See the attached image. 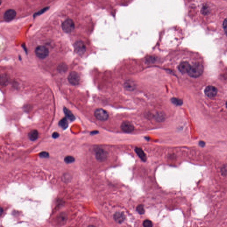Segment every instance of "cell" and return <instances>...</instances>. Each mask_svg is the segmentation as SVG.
<instances>
[{
  "instance_id": "cell-1",
  "label": "cell",
  "mask_w": 227,
  "mask_h": 227,
  "mask_svg": "<svg viewBox=\"0 0 227 227\" xmlns=\"http://www.w3.org/2000/svg\"><path fill=\"white\" fill-rule=\"evenodd\" d=\"M204 68L201 63H196L191 66L190 69L188 72V75L193 78H198L203 73Z\"/></svg>"
},
{
  "instance_id": "cell-2",
  "label": "cell",
  "mask_w": 227,
  "mask_h": 227,
  "mask_svg": "<svg viewBox=\"0 0 227 227\" xmlns=\"http://www.w3.org/2000/svg\"><path fill=\"white\" fill-rule=\"evenodd\" d=\"M94 115L98 120L100 121H105L109 118L108 112L102 108H98L94 111Z\"/></svg>"
},
{
  "instance_id": "cell-3",
  "label": "cell",
  "mask_w": 227,
  "mask_h": 227,
  "mask_svg": "<svg viewBox=\"0 0 227 227\" xmlns=\"http://www.w3.org/2000/svg\"><path fill=\"white\" fill-rule=\"evenodd\" d=\"M62 28L65 33H71L75 29L74 21L70 19H67L62 23Z\"/></svg>"
},
{
  "instance_id": "cell-4",
  "label": "cell",
  "mask_w": 227,
  "mask_h": 227,
  "mask_svg": "<svg viewBox=\"0 0 227 227\" xmlns=\"http://www.w3.org/2000/svg\"><path fill=\"white\" fill-rule=\"evenodd\" d=\"M35 55L40 59L46 58L49 54L48 49L44 46H39L35 50Z\"/></svg>"
},
{
  "instance_id": "cell-5",
  "label": "cell",
  "mask_w": 227,
  "mask_h": 227,
  "mask_svg": "<svg viewBox=\"0 0 227 227\" xmlns=\"http://www.w3.org/2000/svg\"><path fill=\"white\" fill-rule=\"evenodd\" d=\"M96 158L100 162L105 161L107 158V154L105 150L100 148H97L94 150Z\"/></svg>"
},
{
  "instance_id": "cell-6",
  "label": "cell",
  "mask_w": 227,
  "mask_h": 227,
  "mask_svg": "<svg viewBox=\"0 0 227 227\" xmlns=\"http://www.w3.org/2000/svg\"><path fill=\"white\" fill-rule=\"evenodd\" d=\"M68 80L71 84L73 85H77L80 83V76L76 72H71L68 76Z\"/></svg>"
},
{
  "instance_id": "cell-7",
  "label": "cell",
  "mask_w": 227,
  "mask_h": 227,
  "mask_svg": "<svg viewBox=\"0 0 227 227\" xmlns=\"http://www.w3.org/2000/svg\"><path fill=\"white\" fill-rule=\"evenodd\" d=\"M75 51L77 54H79L80 55H83L85 52V45L83 42L82 41H78L76 42L74 45Z\"/></svg>"
},
{
  "instance_id": "cell-8",
  "label": "cell",
  "mask_w": 227,
  "mask_h": 227,
  "mask_svg": "<svg viewBox=\"0 0 227 227\" xmlns=\"http://www.w3.org/2000/svg\"><path fill=\"white\" fill-rule=\"evenodd\" d=\"M121 130L125 133H130L134 131V126L129 121H124L121 124Z\"/></svg>"
},
{
  "instance_id": "cell-9",
  "label": "cell",
  "mask_w": 227,
  "mask_h": 227,
  "mask_svg": "<svg viewBox=\"0 0 227 227\" xmlns=\"http://www.w3.org/2000/svg\"><path fill=\"white\" fill-rule=\"evenodd\" d=\"M217 89L216 87L212 86H208L205 89V93L207 96L209 98H213L216 96L217 94Z\"/></svg>"
},
{
  "instance_id": "cell-10",
  "label": "cell",
  "mask_w": 227,
  "mask_h": 227,
  "mask_svg": "<svg viewBox=\"0 0 227 227\" xmlns=\"http://www.w3.org/2000/svg\"><path fill=\"white\" fill-rule=\"evenodd\" d=\"M16 12L15 10L12 9H8L5 13L4 15V18L5 21H9L14 19L16 17Z\"/></svg>"
},
{
  "instance_id": "cell-11",
  "label": "cell",
  "mask_w": 227,
  "mask_h": 227,
  "mask_svg": "<svg viewBox=\"0 0 227 227\" xmlns=\"http://www.w3.org/2000/svg\"><path fill=\"white\" fill-rule=\"evenodd\" d=\"M190 64L186 61L181 62L178 66V69L180 72L183 74L188 73L190 69Z\"/></svg>"
},
{
  "instance_id": "cell-12",
  "label": "cell",
  "mask_w": 227,
  "mask_h": 227,
  "mask_svg": "<svg viewBox=\"0 0 227 227\" xmlns=\"http://www.w3.org/2000/svg\"><path fill=\"white\" fill-rule=\"evenodd\" d=\"M114 218L116 222L121 223L125 219V216L123 212H117L115 214Z\"/></svg>"
},
{
  "instance_id": "cell-13",
  "label": "cell",
  "mask_w": 227,
  "mask_h": 227,
  "mask_svg": "<svg viewBox=\"0 0 227 227\" xmlns=\"http://www.w3.org/2000/svg\"><path fill=\"white\" fill-rule=\"evenodd\" d=\"M135 151L142 161H147L146 154L145 153L142 149L136 147L135 149Z\"/></svg>"
},
{
  "instance_id": "cell-14",
  "label": "cell",
  "mask_w": 227,
  "mask_h": 227,
  "mask_svg": "<svg viewBox=\"0 0 227 227\" xmlns=\"http://www.w3.org/2000/svg\"><path fill=\"white\" fill-rule=\"evenodd\" d=\"M64 112L67 119H68L71 121H73L75 120L76 118L75 116L69 109H68V108L64 107Z\"/></svg>"
},
{
  "instance_id": "cell-15",
  "label": "cell",
  "mask_w": 227,
  "mask_h": 227,
  "mask_svg": "<svg viewBox=\"0 0 227 227\" xmlns=\"http://www.w3.org/2000/svg\"><path fill=\"white\" fill-rule=\"evenodd\" d=\"M29 139L32 141L36 140L38 138L39 133L36 130H33L29 133Z\"/></svg>"
},
{
  "instance_id": "cell-16",
  "label": "cell",
  "mask_w": 227,
  "mask_h": 227,
  "mask_svg": "<svg viewBox=\"0 0 227 227\" xmlns=\"http://www.w3.org/2000/svg\"><path fill=\"white\" fill-rule=\"evenodd\" d=\"M59 125L60 127H61L62 129H66L68 126V119L66 117L63 118L59 122Z\"/></svg>"
},
{
  "instance_id": "cell-17",
  "label": "cell",
  "mask_w": 227,
  "mask_h": 227,
  "mask_svg": "<svg viewBox=\"0 0 227 227\" xmlns=\"http://www.w3.org/2000/svg\"><path fill=\"white\" fill-rule=\"evenodd\" d=\"M124 87L126 89L128 90H132L135 89V84L133 82L127 81L124 84Z\"/></svg>"
},
{
  "instance_id": "cell-18",
  "label": "cell",
  "mask_w": 227,
  "mask_h": 227,
  "mask_svg": "<svg viewBox=\"0 0 227 227\" xmlns=\"http://www.w3.org/2000/svg\"><path fill=\"white\" fill-rule=\"evenodd\" d=\"M75 158L74 157L72 156L68 155L65 157L64 158V161L65 163L67 164H70V163H73L75 161Z\"/></svg>"
},
{
  "instance_id": "cell-19",
  "label": "cell",
  "mask_w": 227,
  "mask_h": 227,
  "mask_svg": "<svg viewBox=\"0 0 227 227\" xmlns=\"http://www.w3.org/2000/svg\"><path fill=\"white\" fill-rule=\"evenodd\" d=\"M67 69L68 67L65 64H61L58 67V71L60 72H66Z\"/></svg>"
},
{
  "instance_id": "cell-20",
  "label": "cell",
  "mask_w": 227,
  "mask_h": 227,
  "mask_svg": "<svg viewBox=\"0 0 227 227\" xmlns=\"http://www.w3.org/2000/svg\"><path fill=\"white\" fill-rule=\"evenodd\" d=\"M171 102L177 106L182 105V104H183V101L182 100L178 99V98H173L171 99Z\"/></svg>"
},
{
  "instance_id": "cell-21",
  "label": "cell",
  "mask_w": 227,
  "mask_h": 227,
  "mask_svg": "<svg viewBox=\"0 0 227 227\" xmlns=\"http://www.w3.org/2000/svg\"><path fill=\"white\" fill-rule=\"evenodd\" d=\"M210 8L207 5H205L202 9V13L203 15H206L210 13Z\"/></svg>"
},
{
  "instance_id": "cell-22",
  "label": "cell",
  "mask_w": 227,
  "mask_h": 227,
  "mask_svg": "<svg viewBox=\"0 0 227 227\" xmlns=\"http://www.w3.org/2000/svg\"><path fill=\"white\" fill-rule=\"evenodd\" d=\"M8 82V78L6 76L3 75L0 78V84L2 85H5L7 84Z\"/></svg>"
},
{
  "instance_id": "cell-23",
  "label": "cell",
  "mask_w": 227,
  "mask_h": 227,
  "mask_svg": "<svg viewBox=\"0 0 227 227\" xmlns=\"http://www.w3.org/2000/svg\"><path fill=\"white\" fill-rule=\"evenodd\" d=\"M136 210H137V211L139 212V213L140 214H143L144 213L145 210L143 205H139L137 206V208H136Z\"/></svg>"
},
{
  "instance_id": "cell-24",
  "label": "cell",
  "mask_w": 227,
  "mask_h": 227,
  "mask_svg": "<svg viewBox=\"0 0 227 227\" xmlns=\"http://www.w3.org/2000/svg\"><path fill=\"white\" fill-rule=\"evenodd\" d=\"M164 116L163 114L160 113L156 115L155 119L157 121L161 122V121H163V120L165 119Z\"/></svg>"
},
{
  "instance_id": "cell-25",
  "label": "cell",
  "mask_w": 227,
  "mask_h": 227,
  "mask_svg": "<svg viewBox=\"0 0 227 227\" xmlns=\"http://www.w3.org/2000/svg\"><path fill=\"white\" fill-rule=\"evenodd\" d=\"M143 225L144 227H152L153 224L151 220H146L144 221Z\"/></svg>"
},
{
  "instance_id": "cell-26",
  "label": "cell",
  "mask_w": 227,
  "mask_h": 227,
  "mask_svg": "<svg viewBox=\"0 0 227 227\" xmlns=\"http://www.w3.org/2000/svg\"><path fill=\"white\" fill-rule=\"evenodd\" d=\"M39 155L40 157H42V158H48L49 156V153L45 151L40 153Z\"/></svg>"
},
{
  "instance_id": "cell-27",
  "label": "cell",
  "mask_w": 227,
  "mask_h": 227,
  "mask_svg": "<svg viewBox=\"0 0 227 227\" xmlns=\"http://www.w3.org/2000/svg\"><path fill=\"white\" fill-rule=\"evenodd\" d=\"M48 9V7L44 8V9H42V10H40V11L39 12H38L37 13L35 14V16H37V15H40V14H42V13H44V12H45V11H46V10H47Z\"/></svg>"
},
{
  "instance_id": "cell-28",
  "label": "cell",
  "mask_w": 227,
  "mask_h": 227,
  "mask_svg": "<svg viewBox=\"0 0 227 227\" xmlns=\"http://www.w3.org/2000/svg\"><path fill=\"white\" fill-rule=\"evenodd\" d=\"M59 136H60V135H59V133L56 132H54L52 135V138L55 139H57V138H59Z\"/></svg>"
},
{
  "instance_id": "cell-29",
  "label": "cell",
  "mask_w": 227,
  "mask_h": 227,
  "mask_svg": "<svg viewBox=\"0 0 227 227\" xmlns=\"http://www.w3.org/2000/svg\"><path fill=\"white\" fill-rule=\"evenodd\" d=\"M223 28L224 31H225V33H226V31H227V21H226V19L224 20L223 22Z\"/></svg>"
},
{
  "instance_id": "cell-30",
  "label": "cell",
  "mask_w": 227,
  "mask_h": 227,
  "mask_svg": "<svg viewBox=\"0 0 227 227\" xmlns=\"http://www.w3.org/2000/svg\"><path fill=\"white\" fill-rule=\"evenodd\" d=\"M222 172L224 174V175H226V166L225 165V166H224V168H222Z\"/></svg>"
},
{
  "instance_id": "cell-31",
  "label": "cell",
  "mask_w": 227,
  "mask_h": 227,
  "mask_svg": "<svg viewBox=\"0 0 227 227\" xmlns=\"http://www.w3.org/2000/svg\"><path fill=\"white\" fill-rule=\"evenodd\" d=\"M199 144L200 146L202 147H205V145H206V144H205V143H204V142H203V141H201V142H200L199 143Z\"/></svg>"
},
{
  "instance_id": "cell-32",
  "label": "cell",
  "mask_w": 227,
  "mask_h": 227,
  "mask_svg": "<svg viewBox=\"0 0 227 227\" xmlns=\"http://www.w3.org/2000/svg\"><path fill=\"white\" fill-rule=\"evenodd\" d=\"M90 135H95L96 134H98V131H94L92 132H90Z\"/></svg>"
},
{
  "instance_id": "cell-33",
  "label": "cell",
  "mask_w": 227,
  "mask_h": 227,
  "mask_svg": "<svg viewBox=\"0 0 227 227\" xmlns=\"http://www.w3.org/2000/svg\"><path fill=\"white\" fill-rule=\"evenodd\" d=\"M2 212H3V210L0 207V216L2 214Z\"/></svg>"
},
{
  "instance_id": "cell-34",
  "label": "cell",
  "mask_w": 227,
  "mask_h": 227,
  "mask_svg": "<svg viewBox=\"0 0 227 227\" xmlns=\"http://www.w3.org/2000/svg\"><path fill=\"white\" fill-rule=\"evenodd\" d=\"M88 227H96L95 226H93V225H90V226H88Z\"/></svg>"
},
{
  "instance_id": "cell-35",
  "label": "cell",
  "mask_w": 227,
  "mask_h": 227,
  "mask_svg": "<svg viewBox=\"0 0 227 227\" xmlns=\"http://www.w3.org/2000/svg\"><path fill=\"white\" fill-rule=\"evenodd\" d=\"M1 1H0V5H1Z\"/></svg>"
}]
</instances>
